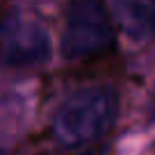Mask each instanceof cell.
Instances as JSON below:
<instances>
[{"label":"cell","mask_w":155,"mask_h":155,"mask_svg":"<svg viewBox=\"0 0 155 155\" xmlns=\"http://www.w3.org/2000/svg\"><path fill=\"white\" fill-rule=\"evenodd\" d=\"M119 112V94L110 87H94L68 96L53 119V137L78 148L96 141L110 130Z\"/></svg>","instance_id":"1"},{"label":"cell","mask_w":155,"mask_h":155,"mask_svg":"<svg viewBox=\"0 0 155 155\" xmlns=\"http://www.w3.org/2000/svg\"><path fill=\"white\" fill-rule=\"evenodd\" d=\"M116 37L103 2H73L66 7L62 53L66 59H91L114 50Z\"/></svg>","instance_id":"2"},{"label":"cell","mask_w":155,"mask_h":155,"mask_svg":"<svg viewBox=\"0 0 155 155\" xmlns=\"http://www.w3.org/2000/svg\"><path fill=\"white\" fill-rule=\"evenodd\" d=\"M75 155H107V150L101 148V146H96V148H89V150H84V153H75Z\"/></svg>","instance_id":"3"},{"label":"cell","mask_w":155,"mask_h":155,"mask_svg":"<svg viewBox=\"0 0 155 155\" xmlns=\"http://www.w3.org/2000/svg\"><path fill=\"white\" fill-rule=\"evenodd\" d=\"M0 55H2V41H0Z\"/></svg>","instance_id":"4"}]
</instances>
